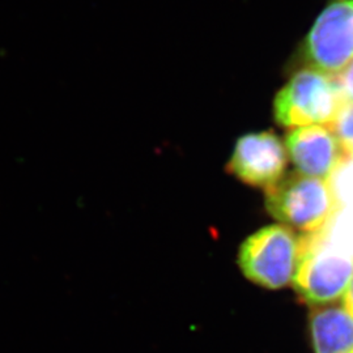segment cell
Returning <instances> with one entry per match:
<instances>
[{
  "mask_svg": "<svg viewBox=\"0 0 353 353\" xmlns=\"http://www.w3.org/2000/svg\"><path fill=\"white\" fill-rule=\"evenodd\" d=\"M327 234H303V255L292 281L300 301L313 307L344 297L353 276L352 256L331 246Z\"/></svg>",
  "mask_w": 353,
  "mask_h": 353,
  "instance_id": "cell-4",
  "label": "cell"
},
{
  "mask_svg": "<svg viewBox=\"0 0 353 353\" xmlns=\"http://www.w3.org/2000/svg\"><path fill=\"white\" fill-rule=\"evenodd\" d=\"M343 300H344L345 310L353 316V276L351 279V283H350L348 288H347V292H345V294L343 297Z\"/></svg>",
  "mask_w": 353,
  "mask_h": 353,
  "instance_id": "cell-11",
  "label": "cell"
},
{
  "mask_svg": "<svg viewBox=\"0 0 353 353\" xmlns=\"http://www.w3.org/2000/svg\"><path fill=\"white\" fill-rule=\"evenodd\" d=\"M284 144L290 163L303 176L330 179L350 159L328 126L293 128Z\"/></svg>",
  "mask_w": 353,
  "mask_h": 353,
  "instance_id": "cell-7",
  "label": "cell"
},
{
  "mask_svg": "<svg viewBox=\"0 0 353 353\" xmlns=\"http://www.w3.org/2000/svg\"><path fill=\"white\" fill-rule=\"evenodd\" d=\"M309 332L314 353H353V316L345 307H313Z\"/></svg>",
  "mask_w": 353,
  "mask_h": 353,
  "instance_id": "cell-8",
  "label": "cell"
},
{
  "mask_svg": "<svg viewBox=\"0 0 353 353\" xmlns=\"http://www.w3.org/2000/svg\"><path fill=\"white\" fill-rule=\"evenodd\" d=\"M341 93L347 101L353 102V61L348 64L341 74L335 76Z\"/></svg>",
  "mask_w": 353,
  "mask_h": 353,
  "instance_id": "cell-10",
  "label": "cell"
},
{
  "mask_svg": "<svg viewBox=\"0 0 353 353\" xmlns=\"http://www.w3.org/2000/svg\"><path fill=\"white\" fill-rule=\"evenodd\" d=\"M288 152L272 131L250 132L236 141L227 164V172L240 182L267 190L285 176Z\"/></svg>",
  "mask_w": 353,
  "mask_h": 353,
  "instance_id": "cell-6",
  "label": "cell"
},
{
  "mask_svg": "<svg viewBox=\"0 0 353 353\" xmlns=\"http://www.w3.org/2000/svg\"><path fill=\"white\" fill-rule=\"evenodd\" d=\"M305 236L285 225H268L241 243L239 267L243 276L265 290H278L293 281Z\"/></svg>",
  "mask_w": 353,
  "mask_h": 353,
  "instance_id": "cell-2",
  "label": "cell"
},
{
  "mask_svg": "<svg viewBox=\"0 0 353 353\" xmlns=\"http://www.w3.org/2000/svg\"><path fill=\"white\" fill-rule=\"evenodd\" d=\"M328 127L338 137L347 156L353 157V102L345 100Z\"/></svg>",
  "mask_w": 353,
  "mask_h": 353,
  "instance_id": "cell-9",
  "label": "cell"
},
{
  "mask_svg": "<svg viewBox=\"0 0 353 353\" xmlns=\"http://www.w3.org/2000/svg\"><path fill=\"white\" fill-rule=\"evenodd\" d=\"M309 68L338 75L353 61V0H330L301 46Z\"/></svg>",
  "mask_w": 353,
  "mask_h": 353,
  "instance_id": "cell-5",
  "label": "cell"
},
{
  "mask_svg": "<svg viewBox=\"0 0 353 353\" xmlns=\"http://www.w3.org/2000/svg\"><path fill=\"white\" fill-rule=\"evenodd\" d=\"M267 212L301 234L328 232L341 203L330 179L292 173L265 190Z\"/></svg>",
  "mask_w": 353,
  "mask_h": 353,
  "instance_id": "cell-1",
  "label": "cell"
},
{
  "mask_svg": "<svg viewBox=\"0 0 353 353\" xmlns=\"http://www.w3.org/2000/svg\"><path fill=\"white\" fill-rule=\"evenodd\" d=\"M345 99L332 75L301 68L290 76L274 100V118L285 128L330 126Z\"/></svg>",
  "mask_w": 353,
  "mask_h": 353,
  "instance_id": "cell-3",
  "label": "cell"
}]
</instances>
